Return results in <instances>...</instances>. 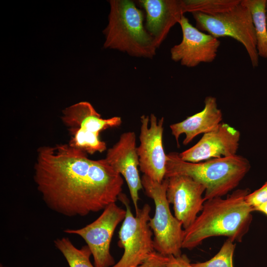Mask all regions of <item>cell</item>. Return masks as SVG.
<instances>
[{
    "label": "cell",
    "mask_w": 267,
    "mask_h": 267,
    "mask_svg": "<svg viewBox=\"0 0 267 267\" xmlns=\"http://www.w3.org/2000/svg\"><path fill=\"white\" fill-rule=\"evenodd\" d=\"M34 179L46 205L69 217L85 216L116 203L124 184L105 159H90L69 143L38 149Z\"/></svg>",
    "instance_id": "6da1fadb"
},
{
    "label": "cell",
    "mask_w": 267,
    "mask_h": 267,
    "mask_svg": "<svg viewBox=\"0 0 267 267\" xmlns=\"http://www.w3.org/2000/svg\"><path fill=\"white\" fill-rule=\"evenodd\" d=\"M250 192L248 188L238 189L226 198L216 197L205 201L201 214L184 229L182 248L192 250L205 239L219 236L227 237L233 242H241L253 219L252 208L245 200Z\"/></svg>",
    "instance_id": "7a4b0ae2"
},
{
    "label": "cell",
    "mask_w": 267,
    "mask_h": 267,
    "mask_svg": "<svg viewBox=\"0 0 267 267\" xmlns=\"http://www.w3.org/2000/svg\"><path fill=\"white\" fill-rule=\"evenodd\" d=\"M249 161L238 155L198 163L181 160L178 153L167 155L165 178L177 175L191 177L206 188L205 201L222 197L235 188L248 173Z\"/></svg>",
    "instance_id": "3957f363"
},
{
    "label": "cell",
    "mask_w": 267,
    "mask_h": 267,
    "mask_svg": "<svg viewBox=\"0 0 267 267\" xmlns=\"http://www.w3.org/2000/svg\"><path fill=\"white\" fill-rule=\"evenodd\" d=\"M108 23L103 33L105 48L135 57L152 58L158 48L143 25V13L133 1L111 0Z\"/></svg>",
    "instance_id": "277c9868"
},
{
    "label": "cell",
    "mask_w": 267,
    "mask_h": 267,
    "mask_svg": "<svg viewBox=\"0 0 267 267\" xmlns=\"http://www.w3.org/2000/svg\"><path fill=\"white\" fill-rule=\"evenodd\" d=\"M141 178L145 194L155 204L154 215L148 222L154 235L155 250L166 256H180L184 230L182 223L172 215L170 209L166 195L168 178L161 182L144 175Z\"/></svg>",
    "instance_id": "5b68a950"
},
{
    "label": "cell",
    "mask_w": 267,
    "mask_h": 267,
    "mask_svg": "<svg viewBox=\"0 0 267 267\" xmlns=\"http://www.w3.org/2000/svg\"><path fill=\"white\" fill-rule=\"evenodd\" d=\"M196 27L218 39L228 37L241 44L254 68L259 65L255 27L251 12L241 2L230 10L214 15L192 13Z\"/></svg>",
    "instance_id": "8992f818"
},
{
    "label": "cell",
    "mask_w": 267,
    "mask_h": 267,
    "mask_svg": "<svg viewBox=\"0 0 267 267\" xmlns=\"http://www.w3.org/2000/svg\"><path fill=\"white\" fill-rule=\"evenodd\" d=\"M61 120L70 135L69 144L87 154L102 152L106 143L99 138V133L108 128L119 126L120 117L103 119L89 102L81 101L62 111Z\"/></svg>",
    "instance_id": "52a82bcc"
},
{
    "label": "cell",
    "mask_w": 267,
    "mask_h": 267,
    "mask_svg": "<svg viewBox=\"0 0 267 267\" xmlns=\"http://www.w3.org/2000/svg\"><path fill=\"white\" fill-rule=\"evenodd\" d=\"M119 200L125 205L126 215L119 231L118 245L124 249L120 260L111 267H137L152 252L154 247L153 232L148 225L151 207L145 204L135 212L131 211L129 199L121 193Z\"/></svg>",
    "instance_id": "ba28073f"
},
{
    "label": "cell",
    "mask_w": 267,
    "mask_h": 267,
    "mask_svg": "<svg viewBox=\"0 0 267 267\" xmlns=\"http://www.w3.org/2000/svg\"><path fill=\"white\" fill-rule=\"evenodd\" d=\"M126 210L113 203L108 205L93 222L78 229L67 228L64 232L82 237L89 248L95 267H111L115 264L110 245L118 225L125 218Z\"/></svg>",
    "instance_id": "9c48e42d"
},
{
    "label": "cell",
    "mask_w": 267,
    "mask_h": 267,
    "mask_svg": "<svg viewBox=\"0 0 267 267\" xmlns=\"http://www.w3.org/2000/svg\"><path fill=\"white\" fill-rule=\"evenodd\" d=\"M140 144L136 151L139 168L144 175L161 182L166 170L167 155L163 146L164 118L157 121L153 114L140 117Z\"/></svg>",
    "instance_id": "30bf717a"
},
{
    "label": "cell",
    "mask_w": 267,
    "mask_h": 267,
    "mask_svg": "<svg viewBox=\"0 0 267 267\" xmlns=\"http://www.w3.org/2000/svg\"><path fill=\"white\" fill-rule=\"evenodd\" d=\"M178 24L181 29L182 39L179 44L171 48V59L187 67L213 62L217 55L221 44L220 40L194 27L184 15Z\"/></svg>",
    "instance_id": "8fae6325"
},
{
    "label": "cell",
    "mask_w": 267,
    "mask_h": 267,
    "mask_svg": "<svg viewBox=\"0 0 267 267\" xmlns=\"http://www.w3.org/2000/svg\"><path fill=\"white\" fill-rule=\"evenodd\" d=\"M166 192L169 204L173 205L175 217L184 229L195 220L203 209L206 188L190 177L177 175L169 177Z\"/></svg>",
    "instance_id": "7c38bea8"
},
{
    "label": "cell",
    "mask_w": 267,
    "mask_h": 267,
    "mask_svg": "<svg viewBox=\"0 0 267 267\" xmlns=\"http://www.w3.org/2000/svg\"><path fill=\"white\" fill-rule=\"evenodd\" d=\"M240 139L238 130L221 123L213 131L203 134L194 145L178 155L181 160L191 163L234 156L237 154Z\"/></svg>",
    "instance_id": "4fadbf2b"
},
{
    "label": "cell",
    "mask_w": 267,
    "mask_h": 267,
    "mask_svg": "<svg viewBox=\"0 0 267 267\" xmlns=\"http://www.w3.org/2000/svg\"><path fill=\"white\" fill-rule=\"evenodd\" d=\"M136 148L134 133H124L118 142L108 149L105 158L109 165L125 178L135 212L139 209L138 192L143 188L138 172Z\"/></svg>",
    "instance_id": "5bb4252c"
},
{
    "label": "cell",
    "mask_w": 267,
    "mask_h": 267,
    "mask_svg": "<svg viewBox=\"0 0 267 267\" xmlns=\"http://www.w3.org/2000/svg\"><path fill=\"white\" fill-rule=\"evenodd\" d=\"M145 10V28L158 47L184 15L181 0H139Z\"/></svg>",
    "instance_id": "9a60e30c"
},
{
    "label": "cell",
    "mask_w": 267,
    "mask_h": 267,
    "mask_svg": "<svg viewBox=\"0 0 267 267\" xmlns=\"http://www.w3.org/2000/svg\"><path fill=\"white\" fill-rule=\"evenodd\" d=\"M222 120V112L218 107L216 98L208 96L205 98L204 107L201 111L188 117L181 122L170 125V128L178 145L179 136L185 134L183 144L186 145L199 134L215 130Z\"/></svg>",
    "instance_id": "2e32d148"
},
{
    "label": "cell",
    "mask_w": 267,
    "mask_h": 267,
    "mask_svg": "<svg viewBox=\"0 0 267 267\" xmlns=\"http://www.w3.org/2000/svg\"><path fill=\"white\" fill-rule=\"evenodd\" d=\"M267 0H241L250 10L255 30L257 50L259 56L267 58Z\"/></svg>",
    "instance_id": "e0dca14e"
},
{
    "label": "cell",
    "mask_w": 267,
    "mask_h": 267,
    "mask_svg": "<svg viewBox=\"0 0 267 267\" xmlns=\"http://www.w3.org/2000/svg\"><path fill=\"white\" fill-rule=\"evenodd\" d=\"M53 242L63 255L69 267H95L90 262L92 254L88 245L78 248L67 237L57 238Z\"/></svg>",
    "instance_id": "ac0fdd59"
},
{
    "label": "cell",
    "mask_w": 267,
    "mask_h": 267,
    "mask_svg": "<svg viewBox=\"0 0 267 267\" xmlns=\"http://www.w3.org/2000/svg\"><path fill=\"white\" fill-rule=\"evenodd\" d=\"M241 0H181L184 13L199 12L214 15L228 11Z\"/></svg>",
    "instance_id": "d6986e66"
},
{
    "label": "cell",
    "mask_w": 267,
    "mask_h": 267,
    "mask_svg": "<svg viewBox=\"0 0 267 267\" xmlns=\"http://www.w3.org/2000/svg\"><path fill=\"white\" fill-rule=\"evenodd\" d=\"M236 245L227 239L219 251L211 259L192 264L194 267H233V258Z\"/></svg>",
    "instance_id": "ffe728a7"
},
{
    "label": "cell",
    "mask_w": 267,
    "mask_h": 267,
    "mask_svg": "<svg viewBox=\"0 0 267 267\" xmlns=\"http://www.w3.org/2000/svg\"><path fill=\"white\" fill-rule=\"evenodd\" d=\"M245 200L252 209L267 202V181L260 188L247 195Z\"/></svg>",
    "instance_id": "44dd1931"
},
{
    "label": "cell",
    "mask_w": 267,
    "mask_h": 267,
    "mask_svg": "<svg viewBox=\"0 0 267 267\" xmlns=\"http://www.w3.org/2000/svg\"><path fill=\"white\" fill-rule=\"evenodd\" d=\"M169 256L154 251L137 267H167Z\"/></svg>",
    "instance_id": "7402d4cb"
},
{
    "label": "cell",
    "mask_w": 267,
    "mask_h": 267,
    "mask_svg": "<svg viewBox=\"0 0 267 267\" xmlns=\"http://www.w3.org/2000/svg\"><path fill=\"white\" fill-rule=\"evenodd\" d=\"M167 267H194L187 256L185 254H181L178 256L171 255L169 259Z\"/></svg>",
    "instance_id": "603a6c76"
},
{
    "label": "cell",
    "mask_w": 267,
    "mask_h": 267,
    "mask_svg": "<svg viewBox=\"0 0 267 267\" xmlns=\"http://www.w3.org/2000/svg\"><path fill=\"white\" fill-rule=\"evenodd\" d=\"M252 209L253 212H260L267 216V202L263 203L257 206H256L254 207Z\"/></svg>",
    "instance_id": "cb8c5ba5"
},
{
    "label": "cell",
    "mask_w": 267,
    "mask_h": 267,
    "mask_svg": "<svg viewBox=\"0 0 267 267\" xmlns=\"http://www.w3.org/2000/svg\"><path fill=\"white\" fill-rule=\"evenodd\" d=\"M266 14H267V4H266Z\"/></svg>",
    "instance_id": "d4e9b609"
},
{
    "label": "cell",
    "mask_w": 267,
    "mask_h": 267,
    "mask_svg": "<svg viewBox=\"0 0 267 267\" xmlns=\"http://www.w3.org/2000/svg\"><path fill=\"white\" fill-rule=\"evenodd\" d=\"M0 267H4L2 265L0 264Z\"/></svg>",
    "instance_id": "484cf974"
}]
</instances>
